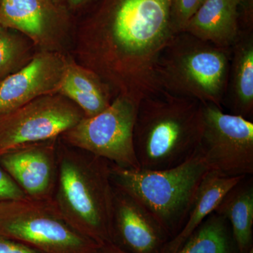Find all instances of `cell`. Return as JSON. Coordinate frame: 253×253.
I'll return each instance as SVG.
<instances>
[{
	"mask_svg": "<svg viewBox=\"0 0 253 253\" xmlns=\"http://www.w3.org/2000/svg\"><path fill=\"white\" fill-rule=\"evenodd\" d=\"M172 0H99L76 21V62L93 71L113 96L139 103L162 90L157 68L175 36Z\"/></svg>",
	"mask_w": 253,
	"mask_h": 253,
	"instance_id": "obj_1",
	"label": "cell"
},
{
	"mask_svg": "<svg viewBox=\"0 0 253 253\" xmlns=\"http://www.w3.org/2000/svg\"><path fill=\"white\" fill-rule=\"evenodd\" d=\"M202 103L162 89L141 100L134 127L139 168L170 169L197 153L203 131Z\"/></svg>",
	"mask_w": 253,
	"mask_h": 253,
	"instance_id": "obj_2",
	"label": "cell"
},
{
	"mask_svg": "<svg viewBox=\"0 0 253 253\" xmlns=\"http://www.w3.org/2000/svg\"><path fill=\"white\" fill-rule=\"evenodd\" d=\"M54 201L73 229L98 244L112 242L111 163L59 139Z\"/></svg>",
	"mask_w": 253,
	"mask_h": 253,
	"instance_id": "obj_3",
	"label": "cell"
},
{
	"mask_svg": "<svg viewBox=\"0 0 253 253\" xmlns=\"http://www.w3.org/2000/svg\"><path fill=\"white\" fill-rule=\"evenodd\" d=\"M208 172L199 150L182 164L162 170L126 169L111 163L113 186L140 203L157 219L170 240L185 224Z\"/></svg>",
	"mask_w": 253,
	"mask_h": 253,
	"instance_id": "obj_4",
	"label": "cell"
},
{
	"mask_svg": "<svg viewBox=\"0 0 253 253\" xmlns=\"http://www.w3.org/2000/svg\"><path fill=\"white\" fill-rule=\"evenodd\" d=\"M231 59V48L219 47L181 32L160 56L158 80L162 89L171 94L222 109Z\"/></svg>",
	"mask_w": 253,
	"mask_h": 253,
	"instance_id": "obj_5",
	"label": "cell"
},
{
	"mask_svg": "<svg viewBox=\"0 0 253 253\" xmlns=\"http://www.w3.org/2000/svg\"><path fill=\"white\" fill-rule=\"evenodd\" d=\"M0 235L39 253H94L101 246L73 229L54 199L0 203Z\"/></svg>",
	"mask_w": 253,
	"mask_h": 253,
	"instance_id": "obj_6",
	"label": "cell"
},
{
	"mask_svg": "<svg viewBox=\"0 0 253 253\" xmlns=\"http://www.w3.org/2000/svg\"><path fill=\"white\" fill-rule=\"evenodd\" d=\"M138 105L126 96H116L107 109L93 117L83 118L61 134L60 140L119 167L139 169L134 146Z\"/></svg>",
	"mask_w": 253,
	"mask_h": 253,
	"instance_id": "obj_7",
	"label": "cell"
},
{
	"mask_svg": "<svg viewBox=\"0 0 253 253\" xmlns=\"http://www.w3.org/2000/svg\"><path fill=\"white\" fill-rule=\"evenodd\" d=\"M202 107L199 151L210 172L230 177L253 175V123L214 104Z\"/></svg>",
	"mask_w": 253,
	"mask_h": 253,
	"instance_id": "obj_8",
	"label": "cell"
},
{
	"mask_svg": "<svg viewBox=\"0 0 253 253\" xmlns=\"http://www.w3.org/2000/svg\"><path fill=\"white\" fill-rule=\"evenodd\" d=\"M85 117L59 94L44 95L0 116V156L26 145L59 138Z\"/></svg>",
	"mask_w": 253,
	"mask_h": 253,
	"instance_id": "obj_9",
	"label": "cell"
},
{
	"mask_svg": "<svg viewBox=\"0 0 253 253\" xmlns=\"http://www.w3.org/2000/svg\"><path fill=\"white\" fill-rule=\"evenodd\" d=\"M0 25L22 33L39 51L64 53L76 20L50 0H0Z\"/></svg>",
	"mask_w": 253,
	"mask_h": 253,
	"instance_id": "obj_10",
	"label": "cell"
},
{
	"mask_svg": "<svg viewBox=\"0 0 253 253\" xmlns=\"http://www.w3.org/2000/svg\"><path fill=\"white\" fill-rule=\"evenodd\" d=\"M67 55L38 51L31 61L0 83V116L44 96L57 94Z\"/></svg>",
	"mask_w": 253,
	"mask_h": 253,
	"instance_id": "obj_11",
	"label": "cell"
},
{
	"mask_svg": "<svg viewBox=\"0 0 253 253\" xmlns=\"http://www.w3.org/2000/svg\"><path fill=\"white\" fill-rule=\"evenodd\" d=\"M59 139L26 145L0 156V166L28 199L49 201L54 198Z\"/></svg>",
	"mask_w": 253,
	"mask_h": 253,
	"instance_id": "obj_12",
	"label": "cell"
},
{
	"mask_svg": "<svg viewBox=\"0 0 253 253\" xmlns=\"http://www.w3.org/2000/svg\"><path fill=\"white\" fill-rule=\"evenodd\" d=\"M114 188L112 242L127 253H163L170 238L136 199Z\"/></svg>",
	"mask_w": 253,
	"mask_h": 253,
	"instance_id": "obj_13",
	"label": "cell"
},
{
	"mask_svg": "<svg viewBox=\"0 0 253 253\" xmlns=\"http://www.w3.org/2000/svg\"><path fill=\"white\" fill-rule=\"evenodd\" d=\"M241 1L206 0L183 32L219 47H232L241 31Z\"/></svg>",
	"mask_w": 253,
	"mask_h": 253,
	"instance_id": "obj_14",
	"label": "cell"
},
{
	"mask_svg": "<svg viewBox=\"0 0 253 253\" xmlns=\"http://www.w3.org/2000/svg\"><path fill=\"white\" fill-rule=\"evenodd\" d=\"M232 114L251 120L253 114V30L240 33L231 47L224 101Z\"/></svg>",
	"mask_w": 253,
	"mask_h": 253,
	"instance_id": "obj_15",
	"label": "cell"
},
{
	"mask_svg": "<svg viewBox=\"0 0 253 253\" xmlns=\"http://www.w3.org/2000/svg\"><path fill=\"white\" fill-rule=\"evenodd\" d=\"M58 94L77 105L86 118L102 112L114 99L109 86L97 75L69 56Z\"/></svg>",
	"mask_w": 253,
	"mask_h": 253,
	"instance_id": "obj_16",
	"label": "cell"
},
{
	"mask_svg": "<svg viewBox=\"0 0 253 253\" xmlns=\"http://www.w3.org/2000/svg\"><path fill=\"white\" fill-rule=\"evenodd\" d=\"M244 177H230L208 172L200 186L185 224L180 232L168 243L163 253L177 252L196 228L215 211L224 195Z\"/></svg>",
	"mask_w": 253,
	"mask_h": 253,
	"instance_id": "obj_17",
	"label": "cell"
},
{
	"mask_svg": "<svg viewBox=\"0 0 253 253\" xmlns=\"http://www.w3.org/2000/svg\"><path fill=\"white\" fill-rule=\"evenodd\" d=\"M214 212L224 216L230 224L240 253L253 249V178L239 181L221 199Z\"/></svg>",
	"mask_w": 253,
	"mask_h": 253,
	"instance_id": "obj_18",
	"label": "cell"
},
{
	"mask_svg": "<svg viewBox=\"0 0 253 253\" xmlns=\"http://www.w3.org/2000/svg\"><path fill=\"white\" fill-rule=\"evenodd\" d=\"M176 253H240L224 216L213 212L205 219Z\"/></svg>",
	"mask_w": 253,
	"mask_h": 253,
	"instance_id": "obj_19",
	"label": "cell"
},
{
	"mask_svg": "<svg viewBox=\"0 0 253 253\" xmlns=\"http://www.w3.org/2000/svg\"><path fill=\"white\" fill-rule=\"evenodd\" d=\"M36 48L19 32L9 28L0 31V83L26 66L37 52Z\"/></svg>",
	"mask_w": 253,
	"mask_h": 253,
	"instance_id": "obj_20",
	"label": "cell"
},
{
	"mask_svg": "<svg viewBox=\"0 0 253 253\" xmlns=\"http://www.w3.org/2000/svg\"><path fill=\"white\" fill-rule=\"evenodd\" d=\"M206 0H172L171 25L175 34L184 31L189 20Z\"/></svg>",
	"mask_w": 253,
	"mask_h": 253,
	"instance_id": "obj_21",
	"label": "cell"
},
{
	"mask_svg": "<svg viewBox=\"0 0 253 253\" xmlns=\"http://www.w3.org/2000/svg\"><path fill=\"white\" fill-rule=\"evenodd\" d=\"M28 199L22 189L0 166V203Z\"/></svg>",
	"mask_w": 253,
	"mask_h": 253,
	"instance_id": "obj_22",
	"label": "cell"
},
{
	"mask_svg": "<svg viewBox=\"0 0 253 253\" xmlns=\"http://www.w3.org/2000/svg\"><path fill=\"white\" fill-rule=\"evenodd\" d=\"M59 4L63 6L75 20L85 14L91 6L99 0H59Z\"/></svg>",
	"mask_w": 253,
	"mask_h": 253,
	"instance_id": "obj_23",
	"label": "cell"
},
{
	"mask_svg": "<svg viewBox=\"0 0 253 253\" xmlns=\"http://www.w3.org/2000/svg\"><path fill=\"white\" fill-rule=\"evenodd\" d=\"M0 253H39L9 238L0 235Z\"/></svg>",
	"mask_w": 253,
	"mask_h": 253,
	"instance_id": "obj_24",
	"label": "cell"
},
{
	"mask_svg": "<svg viewBox=\"0 0 253 253\" xmlns=\"http://www.w3.org/2000/svg\"><path fill=\"white\" fill-rule=\"evenodd\" d=\"M94 253H127L113 242L101 245Z\"/></svg>",
	"mask_w": 253,
	"mask_h": 253,
	"instance_id": "obj_25",
	"label": "cell"
},
{
	"mask_svg": "<svg viewBox=\"0 0 253 253\" xmlns=\"http://www.w3.org/2000/svg\"><path fill=\"white\" fill-rule=\"evenodd\" d=\"M50 1H53V2L56 3V4H59V0H50Z\"/></svg>",
	"mask_w": 253,
	"mask_h": 253,
	"instance_id": "obj_26",
	"label": "cell"
},
{
	"mask_svg": "<svg viewBox=\"0 0 253 253\" xmlns=\"http://www.w3.org/2000/svg\"><path fill=\"white\" fill-rule=\"evenodd\" d=\"M245 253H253V249L249 250V251H247V252Z\"/></svg>",
	"mask_w": 253,
	"mask_h": 253,
	"instance_id": "obj_27",
	"label": "cell"
},
{
	"mask_svg": "<svg viewBox=\"0 0 253 253\" xmlns=\"http://www.w3.org/2000/svg\"><path fill=\"white\" fill-rule=\"evenodd\" d=\"M4 28H3L2 26L0 25V31H2L3 29H4Z\"/></svg>",
	"mask_w": 253,
	"mask_h": 253,
	"instance_id": "obj_28",
	"label": "cell"
}]
</instances>
